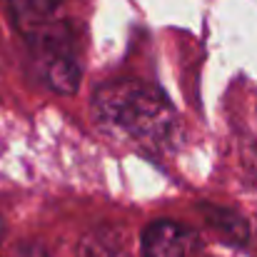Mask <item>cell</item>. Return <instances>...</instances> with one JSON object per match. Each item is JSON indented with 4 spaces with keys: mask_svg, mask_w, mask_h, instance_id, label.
<instances>
[{
    "mask_svg": "<svg viewBox=\"0 0 257 257\" xmlns=\"http://www.w3.org/2000/svg\"><path fill=\"white\" fill-rule=\"evenodd\" d=\"M97 127L117 143L163 153L177 135V115L155 87L140 80H110L92 95Z\"/></svg>",
    "mask_w": 257,
    "mask_h": 257,
    "instance_id": "cell-1",
    "label": "cell"
},
{
    "mask_svg": "<svg viewBox=\"0 0 257 257\" xmlns=\"http://www.w3.org/2000/svg\"><path fill=\"white\" fill-rule=\"evenodd\" d=\"M15 28L35 45L55 50L68 40L63 0H5Z\"/></svg>",
    "mask_w": 257,
    "mask_h": 257,
    "instance_id": "cell-2",
    "label": "cell"
},
{
    "mask_svg": "<svg viewBox=\"0 0 257 257\" xmlns=\"http://www.w3.org/2000/svg\"><path fill=\"white\" fill-rule=\"evenodd\" d=\"M197 252V232L175 220H155L143 232V257H195Z\"/></svg>",
    "mask_w": 257,
    "mask_h": 257,
    "instance_id": "cell-3",
    "label": "cell"
},
{
    "mask_svg": "<svg viewBox=\"0 0 257 257\" xmlns=\"http://www.w3.org/2000/svg\"><path fill=\"white\" fill-rule=\"evenodd\" d=\"M45 78H48V85L53 87L55 92H60V95H75L83 73H80V65L70 55L55 53L50 58V63H48Z\"/></svg>",
    "mask_w": 257,
    "mask_h": 257,
    "instance_id": "cell-4",
    "label": "cell"
},
{
    "mask_svg": "<svg viewBox=\"0 0 257 257\" xmlns=\"http://www.w3.org/2000/svg\"><path fill=\"white\" fill-rule=\"evenodd\" d=\"M3 230H5V225H3V220H0V237H3Z\"/></svg>",
    "mask_w": 257,
    "mask_h": 257,
    "instance_id": "cell-5",
    "label": "cell"
}]
</instances>
